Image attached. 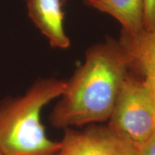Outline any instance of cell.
Returning a JSON list of instances; mask_svg holds the SVG:
<instances>
[{
	"mask_svg": "<svg viewBox=\"0 0 155 155\" xmlns=\"http://www.w3.org/2000/svg\"><path fill=\"white\" fill-rule=\"evenodd\" d=\"M0 155H4V154H3V153L1 152V150H0Z\"/></svg>",
	"mask_w": 155,
	"mask_h": 155,
	"instance_id": "11",
	"label": "cell"
},
{
	"mask_svg": "<svg viewBox=\"0 0 155 155\" xmlns=\"http://www.w3.org/2000/svg\"><path fill=\"white\" fill-rule=\"evenodd\" d=\"M61 144L62 155H139L138 147L109 126L68 128Z\"/></svg>",
	"mask_w": 155,
	"mask_h": 155,
	"instance_id": "4",
	"label": "cell"
},
{
	"mask_svg": "<svg viewBox=\"0 0 155 155\" xmlns=\"http://www.w3.org/2000/svg\"><path fill=\"white\" fill-rule=\"evenodd\" d=\"M83 2L115 18L123 33L134 35L144 30V0H84Z\"/></svg>",
	"mask_w": 155,
	"mask_h": 155,
	"instance_id": "7",
	"label": "cell"
},
{
	"mask_svg": "<svg viewBox=\"0 0 155 155\" xmlns=\"http://www.w3.org/2000/svg\"><path fill=\"white\" fill-rule=\"evenodd\" d=\"M54 155H62V154H61V152H60V151H59V152H58V153H56V154H54Z\"/></svg>",
	"mask_w": 155,
	"mask_h": 155,
	"instance_id": "10",
	"label": "cell"
},
{
	"mask_svg": "<svg viewBox=\"0 0 155 155\" xmlns=\"http://www.w3.org/2000/svg\"><path fill=\"white\" fill-rule=\"evenodd\" d=\"M139 148L155 131V94L128 73L108 119V125Z\"/></svg>",
	"mask_w": 155,
	"mask_h": 155,
	"instance_id": "3",
	"label": "cell"
},
{
	"mask_svg": "<svg viewBox=\"0 0 155 155\" xmlns=\"http://www.w3.org/2000/svg\"><path fill=\"white\" fill-rule=\"evenodd\" d=\"M139 155H155V131L139 148Z\"/></svg>",
	"mask_w": 155,
	"mask_h": 155,
	"instance_id": "9",
	"label": "cell"
},
{
	"mask_svg": "<svg viewBox=\"0 0 155 155\" xmlns=\"http://www.w3.org/2000/svg\"><path fill=\"white\" fill-rule=\"evenodd\" d=\"M65 88L66 81L40 78L22 96L0 102V150L4 155H54L61 150V141L46 134L41 113Z\"/></svg>",
	"mask_w": 155,
	"mask_h": 155,
	"instance_id": "2",
	"label": "cell"
},
{
	"mask_svg": "<svg viewBox=\"0 0 155 155\" xmlns=\"http://www.w3.org/2000/svg\"><path fill=\"white\" fill-rule=\"evenodd\" d=\"M144 29L150 30L155 28V0H144Z\"/></svg>",
	"mask_w": 155,
	"mask_h": 155,
	"instance_id": "8",
	"label": "cell"
},
{
	"mask_svg": "<svg viewBox=\"0 0 155 155\" xmlns=\"http://www.w3.org/2000/svg\"><path fill=\"white\" fill-rule=\"evenodd\" d=\"M29 17L53 48L66 49L71 41L64 29L61 0H26Z\"/></svg>",
	"mask_w": 155,
	"mask_h": 155,
	"instance_id": "6",
	"label": "cell"
},
{
	"mask_svg": "<svg viewBox=\"0 0 155 155\" xmlns=\"http://www.w3.org/2000/svg\"><path fill=\"white\" fill-rule=\"evenodd\" d=\"M119 42L127 55L129 71L138 74L155 94V28L134 35L121 32Z\"/></svg>",
	"mask_w": 155,
	"mask_h": 155,
	"instance_id": "5",
	"label": "cell"
},
{
	"mask_svg": "<svg viewBox=\"0 0 155 155\" xmlns=\"http://www.w3.org/2000/svg\"><path fill=\"white\" fill-rule=\"evenodd\" d=\"M129 72L119 40L110 38L87 50L50 116L53 127L68 129L107 121Z\"/></svg>",
	"mask_w": 155,
	"mask_h": 155,
	"instance_id": "1",
	"label": "cell"
}]
</instances>
